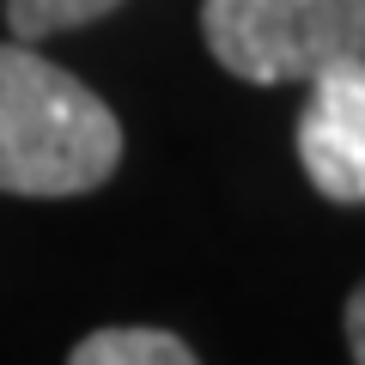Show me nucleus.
I'll list each match as a JSON object with an SVG mask.
<instances>
[{"mask_svg": "<svg viewBox=\"0 0 365 365\" xmlns=\"http://www.w3.org/2000/svg\"><path fill=\"white\" fill-rule=\"evenodd\" d=\"M67 365H201L170 329H98L73 347Z\"/></svg>", "mask_w": 365, "mask_h": 365, "instance_id": "20e7f679", "label": "nucleus"}, {"mask_svg": "<svg viewBox=\"0 0 365 365\" xmlns=\"http://www.w3.org/2000/svg\"><path fill=\"white\" fill-rule=\"evenodd\" d=\"M122 165V122L91 86L0 43V189L6 195H86Z\"/></svg>", "mask_w": 365, "mask_h": 365, "instance_id": "f257e3e1", "label": "nucleus"}, {"mask_svg": "<svg viewBox=\"0 0 365 365\" xmlns=\"http://www.w3.org/2000/svg\"><path fill=\"white\" fill-rule=\"evenodd\" d=\"M201 37L250 86H311L341 61H365V0H207Z\"/></svg>", "mask_w": 365, "mask_h": 365, "instance_id": "f03ea898", "label": "nucleus"}, {"mask_svg": "<svg viewBox=\"0 0 365 365\" xmlns=\"http://www.w3.org/2000/svg\"><path fill=\"white\" fill-rule=\"evenodd\" d=\"M347 347H353V365H365V287L347 299Z\"/></svg>", "mask_w": 365, "mask_h": 365, "instance_id": "423d86ee", "label": "nucleus"}, {"mask_svg": "<svg viewBox=\"0 0 365 365\" xmlns=\"http://www.w3.org/2000/svg\"><path fill=\"white\" fill-rule=\"evenodd\" d=\"M110 6H122V0H6V19H13V37L31 43V37H49V31L91 25Z\"/></svg>", "mask_w": 365, "mask_h": 365, "instance_id": "39448f33", "label": "nucleus"}, {"mask_svg": "<svg viewBox=\"0 0 365 365\" xmlns=\"http://www.w3.org/2000/svg\"><path fill=\"white\" fill-rule=\"evenodd\" d=\"M299 165L317 195L341 207L365 201V61H341L311 79L299 116Z\"/></svg>", "mask_w": 365, "mask_h": 365, "instance_id": "7ed1b4c3", "label": "nucleus"}]
</instances>
